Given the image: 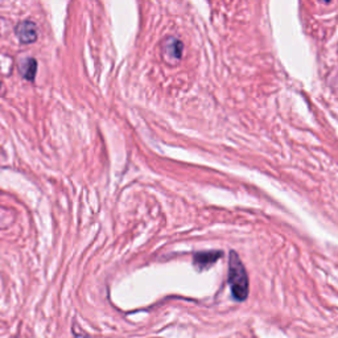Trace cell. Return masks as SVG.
<instances>
[{
  "mask_svg": "<svg viewBox=\"0 0 338 338\" xmlns=\"http://www.w3.org/2000/svg\"><path fill=\"white\" fill-rule=\"evenodd\" d=\"M229 284L234 298L243 301L249 296V276L241 259L235 251L230 253L229 260Z\"/></svg>",
  "mask_w": 338,
  "mask_h": 338,
  "instance_id": "obj_1",
  "label": "cell"
},
{
  "mask_svg": "<svg viewBox=\"0 0 338 338\" xmlns=\"http://www.w3.org/2000/svg\"><path fill=\"white\" fill-rule=\"evenodd\" d=\"M16 36L23 44H32L37 40V28L31 20L20 21L16 25Z\"/></svg>",
  "mask_w": 338,
  "mask_h": 338,
  "instance_id": "obj_2",
  "label": "cell"
},
{
  "mask_svg": "<svg viewBox=\"0 0 338 338\" xmlns=\"http://www.w3.org/2000/svg\"><path fill=\"white\" fill-rule=\"evenodd\" d=\"M222 256L221 251H208V253H198L194 255V266L198 270H206L213 266L218 259Z\"/></svg>",
  "mask_w": 338,
  "mask_h": 338,
  "instance_id": "obj_3",
  "label": "cell"
},
{
  "mask_svg": "<svg viewBox=\"0 0 338 338\" xmlns=\"http://www.w3.org/2000/svg\"><path fill=\"white\" fill-rule=\"evenodd\" d=\"M37 70V62L33 58H27L21 62L20 65V72L23 74L24 78L27 80L32 81L35 78V74H36Z\"/></svg>",
  "mask_w": 338,
  "mask_h": 338,
  "instance_id": "obj_4",
  "label": "cell"
},
{
  "mask_svg": "<svg viewBox=\"0 0 338 338\" xmlns=\"http://www.w3.org/2000/svg\"><path fill=\"white\" fill-rule=\"evenodd\" d=\"M165 50L167 53H169L173 58H180L181 57V50H182V44L178 40H174V39H169L165 44Z\"/></svg>",
  "mask_w": 338,
  "mask_h": 338,
  "instance_id": "obj_5",
  "label": "cell"
}]
</instances>
